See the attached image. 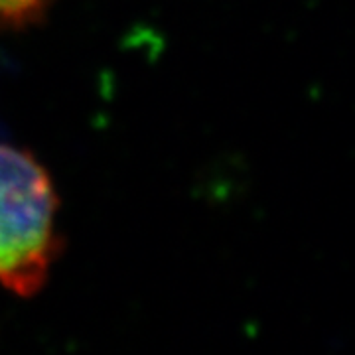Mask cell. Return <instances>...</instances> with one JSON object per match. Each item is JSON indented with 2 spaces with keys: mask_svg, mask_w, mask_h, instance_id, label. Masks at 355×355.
I'll use <instances>...</instances> for the list:
<instances>
[{
  "mask_svg": "<svg viewBox=\"0 0 355 355\" xmlns=\"http://www.w3.org/2000/svg\"><path fill=\"white\" fill-rule=\"evenodd\" d=\"M55 191L44 168L0 144V286L32 296L55 257Z\"/></svg>",
  "mask_w": 355,
  "mask_h": 355,
  "instance_id": "1",
  "label": "cell"
},
{
  "mask_svg": "<svg viewBox=\"0 0 355 355\" xmlns=\"http://www.w3.org/2000/svg\"><path fill=\"white\" fill-rule=\"evenodd\" d=\"M51 0H0V20L22 22L46 8Z\"/></svg>",
  "mask_w": 355,
  "mask_h": 355,
  "instance_id": "2",
  "label": "cell"
}]
</instances>
